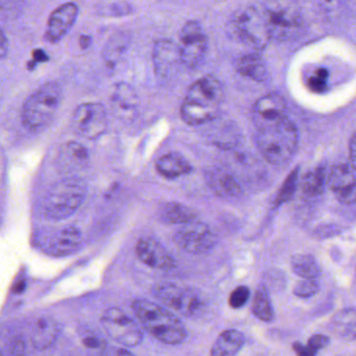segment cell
I'll return each instance as SVG.
<instances>
[{
	"label": "cell",
	"mask_w": 356,
	"mask_h": 356,
	"mask_svg": "<svg viewBox=\"0 0 356 356\" xmlns=\"http://www.w3.org/2000/svg\"><path fill=\"white\" fill-rule=\"evenodd\" d=\"M350 162H351L352 168L356 172V133L350 140Z\"/></svg>",
	"instance_id": "ab89813d"
},
{
	"label": "cell",
	"mask_w": 356,
	"mask_h": 356,
	"mask_svg": "<svg viewBox=\"0 0 356 356\" xmlns=\"http://www.w3.org/2000/svg\"><path fill=\"white\" fill-rule=\"evenodd\" d=\"M135 251L139 260L151 268L165 270L175 268L174 258L157 239L152 237L139 239Z\"/></svg>",
	"instance_id": "e0dca14e"
},
{
	"label": "cell",
	"mask_w": 356,
	"mask_h": 356,
	"mask_svg": "<svg viewBox=\"0 0 356 356\" xmlns=\"http://www.w3.org/2000/svg\"><path fill=\"white\" fill-rule=\"evenodd\" d=\"M110 104L115 115L124 122H130L136 118L139 108L138 95L127 83H118L112 87Z\"/></svg>",
	"instance_id": "ac0fdd59"
},
{
	"label": "cell",
	"mask_w": 356,
	"mask_h": 356,
	"mask_svg": "<svg viewBox=\"0 0 356 356\" xmlns=\"http://www.w3.org/2000/svg\"><path fill=\"white\" fill-rule=\"evenodd\" d=\"M0 53H1V59H5L6 55H7L8 51H9V42H8L7 37H6L5 32L1 31L0 34Z\"/></svg>",
	"instance_id": "b9f144b4"
},
{
	"label": "cell",
	"mask_w": 356,
	"mask_h": 356,
	"mask_svg": "<svg viewBox=\"0 0 356 356\" xmlns=\"http://www.w3.org/2000/svg\"><path fill=\"white\" fill-rule=\"evenodd\" d=\"M328 184L337 201L345 205L356 203V176L353 168L345 164L333 166Z\"/></svg>",
	"instance_id": "9a60e30c"
},
{
	"label": "cell",
	"mask_w": 356,
	"mask_h": 356,
	"mask_svg": "<svg viewBox=\"0 0 356 356\" xmlns=\"http://www.w3.org/2000/svg\"><path fill=\"white\" fill-rule=\"evenodd\" d=\"M329 72L326 68H318L314 74L308 79L307 85L314 92H323L327 87Z\"/></svg>",
	"instance_id": "e575fe53"
},
{
	"label": "cell",
	"mask_w": 356,
	"mask_h": 356,
	"mask_svg": "<svg viewBox=\"0 0 356 356\" xmlns=\"http://www.w3.org/2000/svg\"><path fill=\"white\" fill-rule=\"evenodd\" d=\"M293 272L302 279H316L321 275V268L314 256L297 254L291 258Z\"/></svg>",
	"instance_id": "f1b7e54d"
},
{
	"label": "cell",
	"mask_w": 356,
	"mask_h": 356,
	"mask_svg": "<svg viewBox=\"0 0 356 356\" xmlns=\"http://www.w3.org/2000/svg\"><path fill=\"white\" fill-rule=\"evenodd\" d=\"M331 329L341 339H356V309L345 308L337 312L331 320Z\"/></svg>",
	"instance_id": "484cf974"
},
{
	"label": "cell",
	"mask_w": 356,
	"mask_h": 356,
	"mask_svg": "<svg viewBox=\"0 0 356 356\" xmlns=\"http://www.w3.org/2000/svg\"><path fill=\"white\" fill-rule=\"evenodd\" d=\"M224 99L222 83L213 76L197 79L191 84L181 106V118L188 126H204L218 118Z\"/></svg>",
	"instance_id": "6da1fadb"
},
{
	"label": "cell",
	"mask_w": 356,
	"mask_h": 356,
	"mask_svg": "<svg viewBox=\"0 0 356 356\" xmlns=\"http://www.w3.org/2000/svg\"><path fill=\"white\" fill-rule=\"evenodd\" d=\"M230 31L239 42L256 49H264L272 39L266 12L255 6L237 10L231 18Z\"/></svg>",
	"instance_id": "8992f818"
},
{
	"label": "cell",
	"mask_w": 356,
	"mask_h": 356,
	"mask_svg": "<svg viewBox=\"0 0 356 356\" xmlns=\"http://www.w3.org/2000/svg\"><path fill=\"white\" fill-rule=\"evenodd\" d=\"M83 243L82 232L74 226L43 227L35 232V247L49 256L62 257L76 253Z\"/></svg>",
	"instance_id": "52a82bcc"
},
{
	"label": "cell",
	"mask_w": 356,
	"mask_h": 356,
	"mask_svg": "<svg viewBox=\"0 0 356 356\" xmlns=\"http://www.w3.org/2000/svg\"><path fill=\"white\" fill-rule=\"evenodd\" d=\"M156 170L163 178L175 180L191 174L193 168L182 154L170 152L157 160Z\"/></svg>",
	"instance_id": "7402d4cb"
},
{
	"label": "cell",
	"mask_w": 356,
	"mask_h": 356,
	"mask_svg": "<svg viewBox=\"0 0 356 356\" xmlns=\"http://www.w3.org/2000/svg\"><path fill=\"white\" fill-rule=\"evenodd\" d=\"M87 184L78 177H70L54 185L40 204L41 216L49 220H63L78 211L86 200Z\"/></svg>",
	"instance_id": "277c9868"
},
{
	"label": "cell",
	"mask_w": 356,
	"mask_h": 356,
	"mask_svg": "<svg viewBox=\"0 0 356 356\" xmlns=\"http://www.w3.org/2000/svg\"><path fill=\"white\" fill-rule=\"evenodd\" d=\"M262 8L273 39L291 40L301 34L303 19L297 6L291 3H268Z\"/></svg>",
	"instance_id": "ba28073f"
},
{
	"label": "cell",
	"mask_w": 356,
	"mask_h": 356,
	"mask_svg": "<svg viewBox=\"0 0 356 356\" xmlns=\"http://www.w3.org/2000/svg\"><path fill=\"white\" fill-rule=\"evenodd\" d=\"M182 65L195 70L203 62L208 51V37L197 20H189L181 29L178 43Z\"/></svg>",
	"instance_id": "30bf717a"
},
{
	"label": "cell",
	"mask_w": 356,
	"mask_h": 356,
	"mask_svg": "<svg viewBox=\"0 0 356 356\" xmlns=\"http://www.w3.org/2000/svg\"><path fill=\"white\" fill-rule=\"evenodd\" d=\"M153 61L157 76L168 79L176 72L178 64H182L178 44L168 39L157 41L154 47Z\"/></svg>",
	"instance_id": "d6986e66"
},
{
	"label": "cell",
	"mask_w": 356,
	"mask_h": 356,
	"mask_svg": "<svg viewBox=\"0 0 356 356\" xmlns=\"http://www.w3.org/2000/svg\"><path fill=\"white\" fill-rule=\"evenodd\" d=\"M298 175H299V170H295L287 177L286 180L283 183L282 188L280 189L275 200L276 206L282 205L283 203H286L291 199L297 188Z\"/></svg>",
	"instance_id": "d6a6232c"
},
{
	"label": "cell",
	"mask_w": 356,
	"mask_h": 356,
	"mask_svg": "<svg viewBox=\"0 0 356 356\" xmlns=\"http://www.w3.org/2000/svg\"><path fill=\"white\" fill-rule=\"evenodd\" d=\"M252 312L254 316L262 322H272L274 320V309L270 303L268 289L264 285H259L256 289L255 297L252 304Z\"/></svg>",
	"instance_id": "f546056e"
},
{
	"label": "cell",
	"mask_w": 356,
	"mask_h": 356,
	"mask_svg": "<svg viewBox=\"0 0 356 356\" xmlns=\"http://www.w3.org/2000/svg\"><path fill=\"white\" fill-rule=\"evenodd\" d=\"M60 168L67 174H76L88 166L90 158L86 147L76 141H68L59 151Z\"/></svg>",
	"instance_id": "44dd1931"
},
{
	"label": "cell",
	"mask_w": 356,
	"mask_h": 356,
	"mask_svg": "<svg viewBox=\"0 0 356 356\" xmlns=\"http://www.w3.org/2000/svg\"><path fill=\"white\" fill-rule=\"evenodd\" d=\"M81 343L87 356H107V341L95 330L81 331Z\"/></svg>",
	"instance_id": "4dcf8cb0"
},
{
	"label": "cell",
	"mask_w": 356,
	"mask_h": 356,
	"mask_svg": "<svg viewBox=\"0 0 356 356\" xmlns=\"http://www.w3.org/2000/svg\"><path fill=\"white\" fill-rule=\"evenodd\" d=\"M63 90L59 83H45L33 92L22 107V122L31 133L42 132L53 122L61 105Z\"/></svg>",
	"instance_id": "5b68a950"
},
{
	"label": "cell",
	"mask_w": 356,
	"mask_h": 356,
	"mask_svg": "<svg viewBox=\"0 0 356 356\" xmlns=\"http://www.w3.org/2000/svg\"><path fill=\"white\" fill-rule=\"evenodd\" d=\"M174 241L182 251L201 255L216 247L218 237L207 224L195 220L181 227L175 234Z\"/></svg>",
	"instance_id": "4fadbf2b"
},
{
	"label": "cell",
	"mask_w": 356,
	"mask_h": 356,
	"mask_svg": "<svg viewBox=\"0 0 356 356\" xmlns=\"http://www.w3.org/2000/svg\"><path fill=\"white\" fill-rule=\"evenodd\" d=\"M101 323L105 332L120 345L135 347L143 341L140 326L120 308L112 307L106 310Z\"/></svg>",
	"instance_id": "9c48e42d"
},
{
	"label": "cell",
	"mask_w": 356,
	"mask_h": 356,
	"mask_svg": "<svg viewBox=\"0 0 356 356\" xmlns=\"http://www.w3.org/2000/svg\"><path fill=\"white\" fill-rule=\"evenodd\" d=\"M320 291V285L316 279H302L293 287V295L299 298H310Z\"/></svg>",
	"instance_id": "836d02e7"
},
{
	"label": "cell",
	"mask_w": 356,
	"mask_h": 356,
	"mask_svg": "<svg viewBox=\"0 0 356 356\" xmlns=\"http://www.w3.org/2000/svg\"><path fill=\"white\" fill-rule=\"evenodd\" d=\"M245 337L241 331L229 329L218 335L211 348V356H234L241 351Z\"/></svg>",
	"instance_id": "cb8c5ba5"
},
{
	"label": "cell",
	"mask_w": 356,
	"mask_h": 356,
	"mask_svg": "<svg viewBox=\"0 0 356 356\" xmlns=\"http://www.w3.org/2000/svg\"><path fill=\"white\" fill-rule=\"evenodd\" d=\"M330 343V339L327 335L314 334L308 339L307 347L314 353H318L321 349L327 347Z\"/></svg>",
	"instance_id": "74e56055"
},
{
	"label": "cell",
	"mask_w": 356,
	"mask_h": 356,
	"mask_svg": "<svg viewBox=\"0 0 356 356\" xmlns=\"http://www.w3.org/2000/svg\"><path fill=\"white\" fill-rule=\"evenodd\" d=\"M154 295L165 307L185 316H193L201 309L199 296L176 283L160 282L154 286Z\"/></svg>",
	"instance_id": "8fae6325"
},
{
	"label": "cell",
	"mask_w": 356,
	"mask_h": 356,
	"mask_svg": "<svg viewBox=\"0 0 356 356\" xmlns=\"http://www.w3.org/2000/svg\"><path fill=\"white\" fill-rule=\"evenodd\" d=\"M24 289H26V282L19 280L18 282H16L15 286L13 287V291L15 293H22Z\"/></svg>",
	"instance_id": "7bdbcfd3"
},
{
	"label": "cell",
	"mask_w": 356,
	"mask_h": 356,
	"mask_svg": "<svg viewBox=\"0 0 356 356\" xmlns=\"http://www.w3.org/2000/svg\"><path fill=\"white\" fill-rule=\"evenodd\" d=\"M293 350H295L296 353H297L298 356H316V353H314V351L309 349L307 347V345L304 346L302 345L301 343H293Z\"/></svg>",
	"instance_id": "f35d334b"
},
{
	"label": "cell",
	"mask_w": 356,
	"mask_h": 356,
	"mask_svg": "<svg viewBox=\"0 0 356 356\" xmlns=\"http://www.w3.org/2000/svg\"><path fill=\"white\" fill-rule=\"evenodd\" d=\"M79 7L74 3H63L49 15L44 38L49 43H58L66 36L76 24Z\"/></svg>",
	"instance_id": "5bb4252c"
},
{
	"label": "cell",
	"mask_w": 356,
	"mask_h": 356,
	"mask_svg": "<svg viewBox=\"0 0 356 356\" xmlns=\"http://www.w3.org/2000/svg\"><path fill=\"white\" fill-rule=\"evenodd\" d=\"M59 335V325L51 318H42L32 331V343L38 350H45L54 345Z\"/></svg>",
	"instance_id": "d4e9b609"
},
{
	"label": "cell",
	"mask_w": 356,
	"mask_h": 356,
	"mask_svg": "<svg viewBox=\"0 0 356 356\" xmlns=\"http://www.w3.org/2000/svg\"><path fill=\"white\" fill-rule=\"evenodd\" d=\"M132 308L141 326L161 343L178 345L186 339V327L165 306L149 300L138 299L133 302Z\"/></svg>",
	"instance_id": "7a4b0ae2"
},
{
	"label": "cell",
	"mask_w": 356,
	"mask_h": 356,
	"mask_svg": "<svg viewBox=\"0 0 356 356\" xmlns=\"http://www.w3.org/2000/svg\"><path fill=\"white\" fill-rule=\"evenodd\" d=\"M130 35L126 32L116 33L108 40L104 49L103 58L108 67L113 68L120 61L130 44Z\"/></svg>",
	"instance_id": "83f0119b"
},
{
	"label": "cell",
	"mask_w": 356,
	"mask_h": 356,
	"mask_svg": "<svg viewBox=\"0 0 356 356\" xmlns=\"http://www.w3.org/2000/svg\"><path fill=\"white\" fill-rule=\"evenodd\" d=\"M205 179L209 188L218 197L234 199L243 195V187L228 170L220 168H208Z\"/></svg>",
	"instance_id": "ffe728a7"
},
{
	"label": "cell",
	"mask_w": 356,
	"mask_h": 356,
	"mask_svg": "<svg viewBox=\"0 0 356 356\" xmlns=\"http://www.w3.org/2000/svg\"><path fill=\"white\" fill-rule=\"evenodd\" d=\"M72 128L79 136L95 140L108 129V114L99 103H84L78 106L72 120Z\"/></svg>",
	"instance_id": "7c38bea8"
},
{
	"label": "cell",
	"mask_w": 356,
	"mask_h": 356,
	"mask_svg": "<svg viewBox=\"0 0 356 356\" xmlns=\"http://www.w3.org/2000/svg\"><path fill=\"white\" fill-rule=\"evenodd\" d=\"M107 356H135L134 354L131 353L128 350L124 348L120 347H111L108 350Z\"/></svg>",
	"instance_id": "60d3db41"
},
{
	"label": "cell",
	"mask_w": 356,
	"mask_h": 356,
	"mask_svg": "<svg viewBox=\"0 0 356 356\" xmlns=\"http://www.w3.org/2000/svg\"><path fill=\"white\" fill-rule=\"evenodd\" d=\"M284 99L276 93L260 97L253 108V122L256 129L276 124L286 118Z\"/></svg>",
	"instance_id": "2e32d148"
},
{
	"label": "cell",
	"mask_w": 356,
	"mask_h": 356,
	"mask_svg": "<svg viewBox=\"0 0 356 356\" xmlns=\"http://www.w3.org/2000/svg\"><path fill=\"white\" fill-rule=\"evenodd\" d=\"M250 295H251V291H250L249 287L243 286V285L236 287L231 293L230 298H229V304L234 309L243 307L249 300Z\"/></svg>",
	"instance_id": "d590c367"
},
{
	"label": "cell",
	"mask_w": 356,
	"mask_h": 356,
	"mask_svg": "<svg viewBox=\"0 0 356 356\" xmlns=\"http://www.w3.org/2000/svg\"><path fill=\"white\" fill-rule=\"evenodd\" d=\"M133 8L127 3H107V8H102V11L106 12L105 15L124 16L132 12Z\"/></svg>",
	"instance_id": "8d00e7d4"
},
{
	"label": "cell",
	"mask_w": 356,
	"mask_h": 356,
	"mask_svg": "<svg viewBox=\"0 0 356 356\" xmlns=\"http://www.w3.org/2000/svg\"><path fill=\"white\" fill-rule=\"evenodd\" d=\"M255 143L266 161L272 165H282L295 155L299 134L295 124L286 118L276 124L256 129Z\"/></svg>",
	"instance_id": "3957f363"
},
{
	"label": "cell",
	"mask_w": 356,
	"mask_h": 356,
	"mask_svg": "<svg viewBox=\"0 0 356 356\" xmlns=\"http://www.w3.org/2000/svg\"><path fill=\"white\" fill-rule=\"evenodd\" d=\"M197 214L193 208L178 202H168L159 208V218L165 224L184 225L197 220Z\"/></svg>",
	"instance_id": "603a6c76"
},
{
	"label": "cell",
	"mask_w": 356,
	"mask_h": 356,
	"mask_svg": "<svg viewBox=\"0 0 356 356\" xmlns=\"http://www.w3.org/2000/svg\"><path fill=\"white\" fill-rule=\"evenodd\" d=\"M325 187V172L323 168H316L308 172L302 182V191L307 197H316L322 195Z\"/></svg>",
	"instance_id": "1f68e13d"
},
{
	"label": "cell",
	"mask_w": 356,
	"mask_h": 356,
	"mask_svg": "<svg viewBox=\"0 0 356 356\" xmlns=\"http://www.w3.org/2000/svg\"><path fill=\"white\" fill-rule=\"evenodd\" d=\"M237 70L241 76L256 82H264L268 76L266 62L257 54H249L241 57L237 63Z\"/></svg>",
	"instance_id": "4316f807"
}]
</instances>
